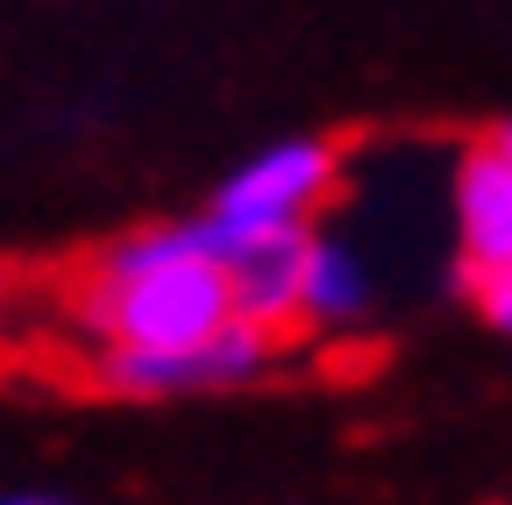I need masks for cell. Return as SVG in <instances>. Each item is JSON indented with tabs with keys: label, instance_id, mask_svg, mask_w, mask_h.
I'll return each instance as SVG.
<instances>
[{
	"label": "cell",
	"instance_id": "obj_1",
	"mask_svg": "<svg viewBox=\"0 0 512 505\" xmlns=\"http://www.w3.org/2000/svg\"><path fill=\"white\" fill-rule=\"evenodd\" d=\"M72 321L100 349H200L235 321L228 271L200 221L107 242L72 278Z\"/></svg>",
	"mask_w": 512,
	"mask_h": 505
},
{
	"label": "cell",
	"instance_id": "obj_2",
	"mask_svg": "<svg viewBox=\"0 0 512 505\" xmlns=\"http://www.w3.org/2000/svg\"><path fill=\"white\" fill-rule=\"evenodd\" d=\"M342 178V157L335 143L320 136H299V143H278L264 157H249L207 207V228L214 235H278V228H306L320 207H328Z\"/></svg>",
	"mask_w": 512,
	"mask_h": 505
},
{
	"label": "cell",
	"instance_id": "obj_3",
	"mask_svg": "<svg viewBox=\"0 0 512 505\" xmlns=\"http://www.w3.org/2000/svg\"><path fill=\"white\" fill-rule=\"evenodd\" d=\"M278 335L264 328H242L228 321L214 342L200 349H100L93 356V385L114 392V399H185V392H228V385H249L278 363Z\"/></svg>",
	"mask_w": 512,
	"mask_h": 505
},
{
	"label": "cell",
	"instance_id": "obj_4",
	"mask_svg": "<svg viewBox=\"0 0 512 505\" xmlns=\"http://www.w3.org/2000/svg\"><path fill=\"white\" fill-rule=\"evenodd\" d=\"M207 228V221H200ZM214 257L228 271V299H235V321L242 328H264V335H292L299 328V271H306V242L313 228H278V235H214Z\"/></svg>",
	"mask_w": 512,
	"mask_h": 505
},
{
	"label": "cell",
	"instance_id": "obj_5",
	"mask_svg": "<svg viewBox=\"0 0 512 505\" xmlns=\"http://www.w3.org/2000/svg\"><path fill=\"white\" fill-rule=\"evenodd\" d=\"M456 235H463L470 292L491 278H512V164L491 143L456 164Z\"/></svg>",
	"mask_w": 512,
	"mask_h": 505
},
{
	"label": "cell",
	"instance_id": "obj_6",
	"mask_svg": "<svg viewBox=\"0 0 512 505\" xmlns=\"http://www.w3.org/2000/svg\"><path fill=\"white\" fill-rule=\"evenodd\" d=\"M370 299V278L356 264V249H342L335 235L306 242V271H299V321H356Z\"/></svg>",
	"mask_w": 512,
	"mask_h": 505
},
{
	"label": "cell",
	"instance_id": "obj_7",
	"mask_svg": "<svg viewBox=\"0 0 512 505\" xmlns=\"http://www.w3.org/2000/svg\"><path fill=\"white\" fill-rule=\"evenodd\" d=\"M477 306H484V321H491V328H512V278L477 285Z\"/></svg>",
	"mask_w": 512,
	"mask_h": 505
},
{
	"label": "cell",
	"instance_id": "obj_8",
	"mask_svg": "<svg viewBox=\"0 0 512 505\" xmlns=\"http://www.w3.org/2000/svg\"><path fill=\"white\" fill-rule=\"evenodd\" d=\"M0 505H72V498H50V491H8Z\"/></svg>",
	"mask_w": 512,
	"mask_h": 505
},
{
	"label": "cell",
	"instance_id": "obj_9",
	"mask_svg": "<svg viewBox=\"0 0 512 505\" xmlns=\"http://www.w3.org/2000/svg\"><path fill=\"white\" fill-rule=\"evenodd\" d=\"M491 150H498V157H505V164H512V121H505V129H498V136H491Z\"/></svg>",
	"mask_w": 512,
	"mask_h": 505
},
{
	"label": "cell",
	"instance_id": "obj_10",
	"mask_svg": "<svg viewBox=\"0 0 512 505\" xmlns=\"http://www.w3.org/2000/svg\"><path fill=\"white\" fill-rule=\"evenodd\" d=\"M8 285H15V271H8V264H0V299H8Z\"/></svg>",
	"mask_w": 512,
	"mask_h": 505
}]
</instances>
